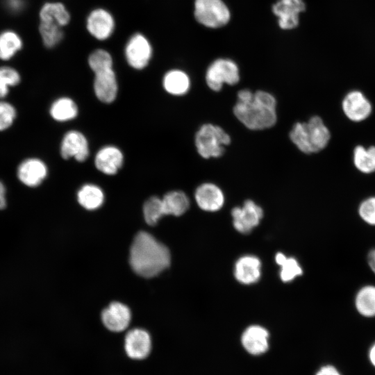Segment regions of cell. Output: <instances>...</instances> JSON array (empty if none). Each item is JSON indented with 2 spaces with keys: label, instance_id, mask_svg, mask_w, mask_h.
Here are the masks:
<instances>
[{
  "label": "cell",
  "instance_id": "cell-1",
  "mask_svg": "<svg viewBox=\"0 0 375 375\" xmlns=\"http://www.w3.org/2000/svg\"><path fill=\"white\" fill-rule=\"evenodd\" d=\"M233 107L235 117L247 128L261 131L271 128L277 121L276 99L271 93L242 89L238 92Z\"/></svg>",
  "mask_w": 375,
  "mask_h": 375
},
{
  "label": "cell",
  "instance_id": "cell-2",
  "mask_svg": "<svg viewBox=\"0 0 375 375\" xmlns=\"http://www.w3.org/2000/svg\"><path fill=\"white\" fill-rule=\"evenodd\" d=\"M170 253L163 244L151 234L141 231L135 237L130 249L129 262L138 275L153 277L170 264Z\"/></svg>",
  "mask_w": 375,
  "mask_h": 375
},
{
  "label": "cell",
  "instance_id": "cell-3",
  "mask_svg": "<svg viewBox=\"0 0 375 375\" xmlns=\"http://www.w3.org/2000/svg\"><path fill=\"white\" fill-rule=\"evenodd\" d=\"M289 137L299 150L310 154L319 152L326 147L331 133L320 117L313 116L308 122L295 123Z\"/></svg>",
  "mask_w": 375,
  "mask_h": 375
},
{
  "label": "cell",
  "instance_id": "cell-4",
  "mask_svg": "<svg viewBox=\"0 0 375 375\" xmlns=\"http://www.w3.org/2000/svg\"><path fill=\"white\" fill-rule=\"evenodd\" d=\"M231 138L222 127L210 123L203 124L195 134L194 143L198 153L203 158H219L230 144Z\"/></svg>",
  "mask_w": 375,
  "mask_h": 375
},
{
  "label": "cell",
  "instance_id": "cell-5",
  "mask_svg": "<svg viewBox=\"0 0 375 375\" xmlns=\"http://www.w3.org/2000/svg\"><path fill=\"white\" fill-rule=\"evenodd\" d=\"M240 81L238 65L228 59H217L207 69L206 81L208 88L219 92L224 84L233 85Z\"/></svg>",
  "mask_w": 375,
  "mask_h": 375
},
{
  "label": "cell",
  "instance_id": "cell-6",
  "mask_svg": "<svg viewBox=\"0 0 375 375\" xmlns=\"http://www.w3.org/2000/svg\"><path fill=\"white\" fill-rule=\"evenodd\" d=\"M194 17L207 27L217 28L228 22L230 14L222 0H195Z\"/></svg>",
  "mask_w": 375,
  "mask_h": 375
},
{
  "label": "cell",
  "instance_id": "cell-7",
  "mask_svg": "<svg viewBox=\"0 0 375 375\" xmlns=\"http://www.w3.org/2000/svg\"><path fill=\"white\" fill-rule=\"evenodd\" d=\"M270 333L264 326L251 324L246 327L240 337V343L244 351L251 356H260L270 347Z\"/></svg>",
  "mask_w": 375,
  "mask_h": 375
},
{
  "label": "cell",
  "instance_id": "cell-8",
  "mask_svg": "<svg viewBox=\"0 0 375 375\" xmlns=\"http://www.w3.org/2000/svg\"><path fill=\"white\" fill-rule=\"evenodd\" d=\"M234 228L240 233L247 234L258 225L263 217L260 206L251 199L246 200L242 207L231 210Z\"/></svg>",
  "mask_w": 375,
  "mask_h": 375
},
{
  "label": "cell",
  "instance_id": "cell-9",
  "mask_svg": "<svg viewBox=\"0 0 375 375\" xmlns=\"http://www.w3.org/2000/svg\"><path fill=\"white\" fill-rule=\"evenodd\" d=\"M152 56V48L147 38L141 33L133 35L125 47V57L128 64L135 69L147 66Z\"/></svg>",
  "mask_w": 375,
  "mask_h": 375
},
{
  "label": "cell",
  "instance_id": "cell-10",
  "mask_svg": "<svg viewBox=\"0 0 375 375\" xmlns=\"http://www.w3.org/2000/svg\"><path fill=\"white\" fill-rule=\"evenodd\" d=\"M342 108L345 116L354 122L365 120L372 112L371 102L359 90H352L346 94L342 101Z\"/></svg>",
  "mask_w": 375,
  "mask_h": 375
},
{
  "label": "cell",
  "instance_id": "cell-11",
  "mask_svg": "<svg viewBox=\"0 0 375 375\" xmlns=\"http://www.w3.org/2000/svg\"><path fill=\"white\" fill-rule=\"evenodd\" d=\"M60 151L65 160L74 158L78 162H84L90 153L88 141L81 132L69 131L62 139Z\"/></svg>",
  "mask_w": 375,
  "mask_h": 375
},
{
  "label": "cell",
  "instance_id": "cell-12",
  "mask_svg": "<svg viewBox=\"0 0 375 375\" xmlns=\"http://www.w3.org/2000/svg\"><path fill=\"white\" fill-rule=\"evenodd\" d=\"M151 339L149 333L142 328L129 331L124 338V350L128 357L133 360H144L151 351Z\"/></svg>",
  "mask_w": 375,
  "mask_h": 375
},
{
  "label": "cell",
  "instance_id": "cell-13",
  "mask_svg": "<svg viewBox=\"0 0 375 375\" xmlns=\"http://www.w3.org/2000/svg\"><path fill=\"white\" fill-rule=\"evenodd\" d=\"M48 168L45 162L37 158H29L23 160L18 166L17 176L24 185L35 188L46 178Z\"/></svg>",
  "mask_w": 375,
  "mask_h": 375
},
{
  "label": "cell",
  "instance_id": "cell-14",
  "mask_svg": "<svg viewBox=\"0 0 375 375\" xmlns=\"http://www.w3.org/2000/svg\"><path fill=\"white\" fill-rule=\"evenodd\" d=\"M86 28L94 38L105 40L110 37L114 31L115 20L106 10L97 8L89 14Z\"/></svg>",
  "mask_w": 375,
  "mask_h": 375
},
{
  "label": "cell",
  "instance_id": "cell-15",
  "mask_svg": "<svg viewBox=\"0 0 375 375\" xmlns=\"http://www.w3.org/2000/svg\"><path fill=\"white\" fill-rule=\"evenodd\" d=\"M124 155L122 151L113 145L101 147L94 158L96 168L101 173L112 176L116 174L122 168Z\"/></svg>",
  "mask_w": 375,
  "mask_h": 375
},
{
  "label": "cell",
  "instance_id": "cell-16",
  "mask_svg": "<svg viewBox=\"0 0 375 375\" xmlns=\"http://www.w3.org/2000/svg\"><path fill=\"white\" fill-rule=\"evenodd\" d=\"M194 197L198 206L205 211H217L224 203L222 190L212 183H203L199 185L195 190Z\"/></svg>",
  "mask_w": 375,
  "mask_h": 375
},
{
  "label": "cell",
  "instance_id": "cell-17",
  "mask_svg": "<svg viewBox=\"0 0 375 375\" xmlns=\"http://www.w3.org/2000/svg\"><path fill=\"white\" fill-rule=\"evenodd\" d=\"M129 308L119 302H112L101 313V320L106 328L112 332L125 330L131 322Z\"/></svg>",
  "mask_w": 375,
  "mask_h": 375
},
{
  "label": "cell",
  "instance_id": "cell-18",
  "mask_svg": "<svg viewBox=\"0 0 375 375\" xmlns=\"http://www.w3.org/2000/svg\"><path fill=\"white\" fill-rule=\"evenodd\" d=\"M272 10L281 28L290 29L297 26L299 14L305 10V4L303 0H279Z\"/></svg>",
  "mask_w": 375,
  "mask_h": 375
},
{
  "label": "cell",
  "instance_id": "cell-19",
  "mask_svg": "<svg viewBox=\"0 0 375 375\" xmlns=\"http://www.w3.org/2000/svg\"><path fill=\"white\" fill-rule=\"evenodd\" d=\"M94 91L97 98L104 103H110L117 97L118 84L114 70L109 69L94 74Z\"/></svg>",
  "mask_w": 375,
  "mask_h": 375
},
{
  "label": "cell",
  "instance_id": "cell-20",
  "mask_svg": "<svg viewBox=\"0 0 375 375\" xmlns=\"http://www.w3.org/2000/svg\"><path fill=\"white\" fill-rule=\"evenodd\" d=\"M234 275L242 284H252L257 282L261 275L260 260L253 256L240 258L235 265Z\"/></svg>",
  "mask_w": 375,
  "mask_h": 375
},
{
  "label": "cell",
  "instance_id": "cell-21",
  "mask_svg": "<svg viewBox=\"0 0 375 375\" xmlns=\"http://www.w3.org/2000/svg\"><path fill=\"white\" fill-rule=\"evenodd\" d=\"M162 85L167 93L181 96L188 92L190 88V79L185 72L180 69H172L163 76Z\"/></svg>",
  "mask_w": 375,
  "mask_h": 375
},
{
  "label": "cell",
  "instance_id": "cell-22",
  "mask_svg": "<svg viewBox=\"0 0 375 375\" xmlns=\"http://www.w3.org/2000/svg\"><path fill=\"white\" fill-rule=\"evenodd\" d=\"M40 18L41 22L53 23L62 27L69 22L70 15L62 3L48 2L40 9Z\"/></svg>",
  "mask_w": 375,
  "mask_h": 375
},
{
  "label": "cell",
  "instance_id": "cell-23",
  "mask_svg": "<svg viewBox=\"0 0 375 375\" xmlns=\"http://www.w3.org/2000/svg\"><path fill=\"white\" fill-rule=\"evenodd\" d=\"M357 312L365 317H375V285H365L356 292L354 299Z\"/></svg>",
  "mask_w": 375,
  "mask_h": 375
},
{
  "label": "cell",
  "instance_id": "cell-24",
  "mask_svg": "<svg viewBox=\"0 0 375 375\" xmlns=\"http://www.w3.org/2000/svg\"><path fill=\"white\" fill-rule=\"evenodd\" d=\"M76 103L71 98L63 97L55 100L51 105L49 113L57 122H64L74 119L78 115Z\"/></svg>",
  "mask_w": 375,
  "mask_h": 375
},
{
  "label": "cell",
  "instance_id": "cell-25",
  "mask_svg": "<svg viewBox=\"0 0 375 375\" xmlns=\"http://www.w3.org/2000/svg\"><path fill=\"white\" fill-rule=\"evenodd\" d=\"M77 200L84 208L93 210L99 208L104 201L102 190L94 184H85L77 192Z\"/></svg>",
  "mask_w": 375,
  "mask_h": 375
},
{
  "label": "cell",
  "instance_id": "cell-26",
  "mask_svg": "<svg viewBox=\"0 0 375 375\" xmlns=\"http://www.w3.org/2000/svg\"><path fill=\"white\" fill-rule=\"evenodd\" d=\"M165 215L180 216L185 213L190 206L188 196L182 191L174 190L167 192L162 199Z\"/></svg>",
  "mask_w": 375,
  "mask_h": 375
},
{
  "label": "cell",
  "instance_id": "cell-27",
  "mask_svg": "<svg viewBox=\"0 0 375 375\" xmlns=\"http://www.w3.org/2000/svg\"><path fill=\"white\" fill-rule=\"evenodd\" d=\"M353 162L356 168L364 174L375 172V146L365 148L362 145L355 147Z\"/></svg>",
  "mask_w": 375,
  "mask_h": 375
},
{
  "label": "cell",
  "instance_id": "cell-28",
  "mask_svg": "<svg viewBox=\"0 0 375 375\" xmlns=\"http://www.w3.org/2000/svg\"><path fill=\"white\" fill-rule=\"evenodd\" d=\"M22 47V41L17 33L6 31L0 34V59H10Z\"/></svg>",
  "mask_w": 375,
  "mask_h": 375
},
{
  "label": "cell",
  "instance_id": "cell-29",
  "mask_svg": "<svg viewBox=\"0 0 375 375\" xmlns=\"http://www.w3.org/2000/svg\"><path fill=\"white\" fill-rule=\"evenodd\" d=\"M275 260L281 266L280 278L283 282L292 281L303 273L299 264L294 258H287L283 253H278Z\"/></svg>",
  "mask_w": 375,
  "mask_h": 375
},
{
  "label": "cell",
  "instance_id": "cell-30",
  "mask_svg": "<svg viewBox=\"0 0 375 375\" xmlns=\"http://www.w3.org/2000/svg\"><path fill=\"white\" fill-rule=\"evenodd\" d=\"M143 214L148 224L155 225L165 215L162 199L155 196L149 198L144 203Z\"/></svg>",
  "mask_w": 375,
  "mask_h": 375
},
{
  "label": "cell",
  "instance_id": "cell-31",
  "mask_svg": "<svg viewBox=\"0 0 375 375\" xmlns=\"http://www.w3.org/2000/svg\"><path fill=\"white\" fill-rule=\"evenodd\" d=\"M39 31L44 44L48 48L55 47L63 37L61 27L53 23L40 22Z\"/></svg>",
  "mask_w": 375,
  "mask_h": 375
},
{
  "label": "cell",
  "instance_id": "cell-32",
  "mask_svg": "<svg viewBox=\"0 0 375 375\" xmlns=\"http://www.w3.org/2000/svg\"><path fill=\"white\" fill-rule=\"evenodd\" d=\"M88 65L92 72L96 74L112 69V58L107 51L97 49L89 56Z\"/></svg>",
  "mask_w": 375,
  "mask_h": 375
},
{
  "label": "cell",
  "instance_id": "cell-33",
  "mask_svg": "<svg viewBox=\"0 0 375 375\" xmlns=\"http://www.w3.org/2000/svg\"><path fill=\"white\" fill-rule=\"evenodd\" d=\"M19 72L10 67H0V99L4 98L9 92L10 87L17 85L20 82Z\"/></svg>",
  "mask_w": 375,
  "mask_h": 375
},
{
  "label": "cell",
  "instance_id": "cell-34",
  "mask_svg": "<svg viewBox=\"0 0 375 375\" xmlns=\"http://www.w3.org/2000/svg\"><path fill=\"white\" fill-rule=\"evenodd\" d=\"M358 212L363 222L375 226V197L364 199L358 206Z\"/></svg>",
  "mask_w": 375,
  "mask_h": 375
},
{
  "label": "cell",
  "instance_id": "cell-35",
  "mask_svg": "<svg viewBox=\"0 0 375 375\" xmlns=\"http://www.w3.org/2000/svg\"><path fill=\"white\" fill-rule=\"evenodd\" d=\"M17 116L15 107L10 103L0 101V131L8 128Z\"/></svg>",
  "mask_w": 375,
  "mask_h": 375
},
{
  "label": "cell",
  "instance_id": "cell-36",
  "mask_svg": "<svg viewBox=\"0 0 375 375\" xmlns=\"http://www.w3.org/2000/svg\"><path fill=\"white\" fill-rule=\"evenodd\" d=\"M314 375H342L339 369L331 363L322 365L315 371Z\"/></svg>",
  "mask_w": 375,
  "mask_h": 375
},
{
  "label": "cell",
  "instance_id": "cell-37",
  "mask_svg": "<svg viewBox=\"0 0 375 375\" xmlns=\"http://www.w3.org/2000/svg\"><path fill=\"white\" fill-rule=\"evenodd\" d=\"M5 3L10 11L17 12L22 10L25 0H5Z\"/></svg>",
  "mask_w": 375,
  "mask_h": 375
},
{
  "label": "cell",
  "instance_id": "cell-38",
  "mask_svg": "<svg viewBox=\"0 0 375 375\" xmlns=\"http://www.w3.org/2000/svg\"><path fill=\"white\" fill-rule=\"evenodd\" d=\"M367 260L369 268L375 274V248L368 252Z\"/></svg>",
  "mask_w": 375,
  "mask_h": 375
},
{
  "label": "cell",
  "instance_id": "cell-39",
  "mask_svg": "<svg viewBox=\"0 0 375 375\" xmlns=\"http://www.w3.org/2000/svg\"><path fill=\"white\" fill-rule=\"evenodd\" d=\"M6 187L3 182L0 181V209L4 208L6 206Z\"/></svg>",
  "mask_w": 375,
  "mask_h": 375
},
{
  "label": "cell",
  "instance_id": "cell-40",
  "mask_svg": "<svg viewBox=\"0 0 375 375\" xmlns=\"http://www.w3.org/2000/svg\"><path fill=\"white\" fill-rule=\"evenodd\" d=\"M368 358L371 364L375 367V342L372 344L369 349Z\"/></svg>",
  "mask_w": 375,
  "mask_h": 375
}]
</instances>
